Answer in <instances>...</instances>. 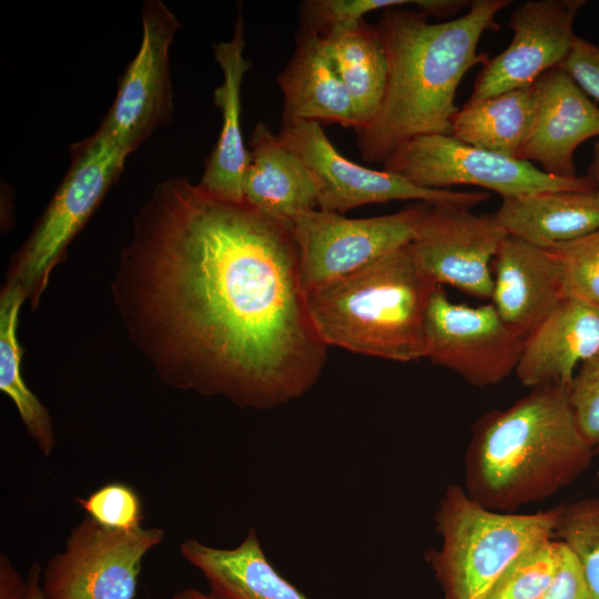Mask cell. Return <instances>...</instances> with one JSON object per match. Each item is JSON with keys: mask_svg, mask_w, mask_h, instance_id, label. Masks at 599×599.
I'll return each instance as SVG.
<instances>
[{"mask_svg": "<svg viewBox=\"0 0 599 599\" xmlns=\"http://www.w3.org/2000/svg\"><path fill=\"white\" fill-rule=\"evenodd\" d=\"M164 536L156 527L125 531L85 517L47 564L43 593L47 599H133L142 559Z\"/></svg>", "mask_w": 599, "mask_h": 599, "instance_id": "10", "label": "cell"}, {"mask_svg": "<svg viewBox=\"0 0 599 599\" xmlns=\"http://www.w3.org/2000/svg\"><path fill=\"white\" fill-rule=\"evenodd\" d=\"M558 508L556 536L577 557L587 582L588 599H599V497Z\"/></svg>", "mask_w": 599, "mask_h": 599, "instance_id": "26", "label": "cell"}, {"mask_svg": "<svg viewBox=\"0 0 599 599\" xmlns=\"http://www.w3.org/2000/svg\"><path fill=\"white\" fill-rule=\"evenodd\" d=\"M586 0H529L519 4L508 22L509 45L483 65L470 98L476 102L535 83L568 57L576 35L573 21Z\"/></svg>", "mask_w": 599, "mask_h": 599, "instance_id": "14", "label": "cell"}, {"mask_svg": "<svg viewBox=\"0 0 599 599\" xmlns=\"http://www.w3.org/2000/svg\"><path fill=\"white\" fill-rule=\"evenodd\" d=\"M535 106V83L466 102L454 116L450 135L468 145L518 159Z\"/></svg>", "mask_w": 599, "mask_h": 599, "instance_id": "24", "label": "cell"}, {"mask_svg": "<svg viewBox=\"0 0 599 599\" xmlns=\"http://www.w3.org/2000/svg\"><path fill=\"white\" fill-rule=\"evenodd\" d=\"M522 345L493 304H457L437 287L426 315L424 358L487 387L515 373Z\"/></svg>", "mask_w": 599, "mask_h": 599, "instance_id": "12", "label": "cell"}, {"mask_svg": "<svg viewBox=\"0 0 599 599\" xmlns=\"http://www.w3.org/2000/svg\"><path fill=\"white\" fill-rule=\"evenodd\" d=\"M545 250L557 264L562 298L577 300L599 311V230Z\"/></svg>", "mask_w": 599, "mask_h": 599, "instance_id": "27", "label": "cell"}, {"mask_svg": "<svg viewBox=\"0 0 599 599\" xmlns=\"http://www.w3.org/2000/svg\"><path fill=\"white\" fill-rule=\"evenodd\" d=\"M595 456L577 425L570 386L534 387L474 424L465 454V490L487 509L515 512L572 484Z\"/></svg>", "mask_w": 599, "mask_h": 599, "instance_id": "3", "label": "cell"}, {"mask_svg": "<svg viewBox=\"0 0 599 599\" xmlns=\"http://www.w3.org/2000/svg\"><path fill=\"white\" fill-rule=\"evenodd\" d=\"M429 206L416 202L392 214L358 219L319 209L296 214L291 224L300 252L304 292L410 244Z\"/></svg>", "mask_w": 599, "mask_h": 599, "instance_id": "8", "label": "cell"}, {"mask_svg": "<svg viewBox=\"0 0 599 599\" xmlns=\"http://www.w3.org/2000/svg\"><path fill=\"white\" fill-rule=\"evenodd\" d=\"M383 165L422 187L475 185L502 199L598 189L588 175L554 176L530 162L481 150L447 134L414 138L393 152Z\"/></svg>", "mask_w": 599, "mask_h": 599, "instance_id": "7", "label": "cell"}, {"mask_svg": "<svg viewBox=\"0 0 599 599\" xmlns=\"http://www.w3.org/2000/svg\"><path fill=\"white\" fill-rule=\"evenodd\" d=\"M510 0H474L455 19L432 23L417 10L392 8L377 24L388 60L384 99L375 119L357 133L365 162L384 163L405 142L451 133L455 95L465 74L489 58L478 52L486 31Z\"/></svg>", "mask_w": 599, "mask_h": 599, "instance_id": "2", "label": "cell"}, {"mask_svg": "<svg viewBox=\"0 0 599 599\" xmlns=\"http://www.w3.org/2000/svg\"><path fill=\"white\" fill-rule=\"evenodd\" d=\"M407 4L425 11L428 0H308L300 7L301 29L323 35L361 21L367 13Z\"/></svg>", "mask_w": 599, "mask_h": 599, "instance_id": "29", "label": "cell"}, {"mask_svg": "<svg viewBox=\"0 0 599 599\" xmlns=\"http://www.w3.org/2000/svg\"><path fill=\"white\" fill-rule=\"evenodd\" d=\"M180 552L202 572L213 599H308L268 562L253 528L235 548H215L190 538Z\"/></svg>", "mask_w": 599, "mask_h": 599, "instance_id": "21", "label": "cell"}, {"mask_svg": "<svg viewBox=\"0 0 599 599\" xmlns=\"http://www.w3.org/2000/svg\"><path fill=\"white\" fill-rule=\"evenodd\" d=\"M42 571L32 564L23 579L7 556L0 557V599H47L41 587Z\"/></svg>", "mask_w": 599, "mask_h": 599, "instance_id": "34", "label": "cell"}, {"mask_svg": "<svg viewBox=\"0 0 599 599\" xmlns=\"http://www.w3.org/2000/svg\"><path fill=\"white\" fill-rule=\"evenodd\" d=\"M537 599H588L582 568L573 552L561 540L556 573Z\"/></svg>", "mask_w": 599, "mask_h": 599, "instance_id": "33", "label": "cell"}, {"mask_svg": "<svg viewBox=\"0 0 599 599\" xmlns=\"http://www.w3.org/2000/svg\"><path fill=\"white\" fill-rule=\"evenodd\" d=\"M493 215L508 235L549 248L599 230V189L507 197Z\"/></svg>", "mask_w": 599, "mask_h": 599, "instance_id": "22", "label": "cell"}, {"mask_svg": "<svg viewBox=\"0 0 599 599\" xmlns=\"http://www.w3.org/2000/svg\"><path fill=\"white\" fill-rule=\"evenodd\" d=\"M70 166L12 263L8 284L21 287L35 307L53 267L121 176L128 153L101 130L69 148Z\"/></svg>", "mask_w": 599, "mask_h": 599, "instance_id": "6", "label": "cell"}, {"mask_svg": "<svg viewBox=\"0 0 599 599\" xmlns=\"http://www.w3.org/2000/svg\"><path fill=\"white\" fill-rule=\"evenodd\" d=\"M173 599H213L210 595H205L204 592L194 589V588H185L173 595Z\"/></svg>", "mask_w": 599, "mask_h": 599, "instance_id": "36", "label": "cell"}, {"mask_svg": "<svg viewBox=\"0 0 599 599\" xmlns=\"http://www.w3.org/2000/svg\"><path fill=\"white\" fill-rule=\"evenodd\" d=\"M587 175L595 182L599 189V141L593 145L591 161Z\"/></svg>", "mask_w": 599, "mask_h": 599, "instance_id": "35", "label": "cell"}, {"mask_svg": "<svg viewBox=\"0 0 599 599\" xmlns=\"http://www.w3.org/2000/svg\"><path fill=\"white\" fill-rule=\"evenodd\" d=\"M595 455L599 456V444L595 447Z\"/></svg>", "mask_w": 599, "mask_h": 599, "instance_id": "37", "label": "cell"}, {"mask_svg": "<svg viewBox=\"0 0 599 599\" xmlns=\"http://www.w3.org/2000/svg\"><path fill=\"white\" fill-rule=\"evenodd\" d=\"M77 502L89 517L106 528L130 531L141 527L140 499L124 484L104 485L87 498H77Z\"/></svg>", "mask_w": 599, "mask_h": 599, "instance_id": "30", "label": "cell"}, {"mask_svg": "<svg viewBox=\"0 0 599 599\" xmlns=\"http://www.w3.org/2000/svg\"><path fill=\"white\" fill-rule=\"evenodd\" d=\"M245 47V21L238 10L232 38L214 44L223 82L214 90L213 102L221 111L222 126L197 183L207 193L231 202L244 201L243 179L250 161L241 130V88L252 67L244 55Z\"/></svg>", "mask_w": 599, "mask_h": 599, "instance_id": "18", "label": "cell"}, {"mask_svg": "<svg viewBox=\"0 0 599 599\" xmlns=\"http://www.w3.org/2000/svg\"><path fill=\"white\" fill-rule=\"evenodd\" d=\"M141 21L140 48L98 128L129 155L174 114L169 51L181 23L160 0L143 3Z\"/></svg>", "mask_w": 599, "mask_h": 599, "instance_id": "11", "label": "cell"}, {"mask_svg": "<svg viewBox=\"0 0 599 599\" xmlns=\"http://www.w3.org/2000/svg\"><path fill=\"white\" fill-rule=\"evenodd\" d=\"M599 353V311L562 298L524 339L515 374L526 387L570 386L577 366Z\"/></svg>", "mask_w": 599, "mask_h": 599, "instance_id": "16", "label": "cell"}, {"mask_svg": "<svg viewBox=\"0 0 599 599\" xmlns=\"http://www.w3.org/2000/svg\"><path fill=\"white\" fill-rule=\"evenodd\" d=\"M591 99L599 101V45L576 37L560 65Z\"/></svg>", "mask_w": 599, "mask_h": 599, "instance_id": "32", "label": "cell"}, {"mask_svg": "<svg viewBox=\"0 0 599 599\" xmlns=\"http://www.w3.org/2000/svg\"><path fill=\"white\" fill-rule=\"evenodd\" d=\"M248 146L250 161L243 179L245 202L287 222L301 212L318 209L315 176L278 134L258 122Z\"/></svg>", "mask_w": 599, "mask_h": 599, "instance_id": "20", "label": "cell"}, {"mask_svg": "<svg viewBox=\"0 0 599 599\" xmlns=\"http://www.w3.org/2000/svg\"><path fill=\"white\" fill-rule=\"evenodd\" d=\"M577 425L595 448L599 444V353L580 365L570 385Z\"/></svg>", "mask_w": 599, "mask_h": 599, "instance_id": "31", "label": "cell"}, {"mask_svg": "<svg viewBox=\"0 0 599 599\" xmlns=\"http://www.w3.org/2000/svg\"><path fill=\"white\" fill-rule=\"evenodd\" d=\"M438 286L407 244L305 298L327 347L408 363L424 358L426 315Z\"/></svg>", "mask_w": 599, "mask_h": 599, "instance_id": "4", "label": "cell"}, {"mask_svg": "<svg viewBox=\"0 0 599 599\" xmlns=\"http://www.w3.org/2000/svg\"><path fill=\"white\" fill-rule=\"evenodd\" d=\"M535 84L534 119L518 159L539 163L550 175L573 177L575 151L599 136V108L560 67Z\"/></svg>", "mask_w": 599, "mask_h": 599, "instance_id": "15", "label": "cell"}, {"mask_svg": "<svg viewBox=\"0 0 599 599\" xmlns=\"http://www.w3.org/2000/svg\"><path fill=\"white\" fill-rule=\"evenodd\" d=\"M491 304L524 339L562 300L557 264L550 253L507 235L493 262Z\"/></svg>", "mask_w": 599, "mask_h": 599, "instance_id": "17", "label": "cell"}, {"mask_svg": "<svg viewBox=\"0 0 599 599\" xmlns=\"http://www.w3.org/2000/svg\"><path fill=\"white\" fill-rule=\"evenodd\" d=\"M278 135L315 176L318 209L323 211L344 214L358 206L390 201L470 210L490 199L485 191L422 187L385 169L355 163L337 151L316 122H282Z\"/></svg>", "mask_w": 599, "mask_h": 599, "instance_id": "9", "label": "cell"}, {"mask_svg": "<svg viewBox=\"0 0 599 599\" xmlns=\"http://www.w3.org/2000/svg\"><path fill=\"white\" fill-rule=\"evenodd\" d=\"M507 235L494 215L430 205L409 246L438 285L488 300L494 288L493 262Z\"/></svg>", "mask_w": 599, "mask_h": 599, "instance_id": "13", "label": "cell"}, {"mask_svg": "<svg viewBox=\"0 0 599 599\" xmlns=\"http://www.w3.org/2000/svg\"><path fill=\"white\" fill-rule=\"evenodd\" d=\"M26 292L6 284L0 298V389L14 403L29 435L44 456L55 444L53 423L47 408L28 388L21 375V348L17 338L18 314Z\"/></svg>", "mask_w": 599, "mask_h": 599, "instance_id": "25", "label": "cell"}, {"mask_svg": "<svg viewBox=\"0 0 599 599\" xmlns=\"http://www.w3.org/2000/svg\"><path fill=\"white\" fill-rule=\"evenodd\" d=\"M559 508L500 512L473 500L464 487L446 488L435 514L441 538L427 552L444 599H483L518 557L556 536Z\"/></svg>", "mask_w": 599, "mask_h": 599, "instance_id": "5", "label": "cell"}, {"mask_svg": "<svg viewBox=\"0 0 599 599\" xmlns=\"http://www.w3.org/2000/svg\"><path fill=\"white\" fill-rule=\"evenodd\" d=\"M114 292L136 342L182 389L273 409L325 367L291 222L184 176L158 183L139 210Z\"/></svg>", "mask_w": 599, "mask_h": 599, "instance_id": "1", "label": "cell"}, {"mask_svg": "<svg viewBox=\"0 0 599 599\" xmlns=\"http://www.w3.org/2000/svg\"><path fill=\"white\" fill-rule=\"evenodd\" d=\"M560 540H547L518 557L483 599H537L550 585L559 562Z\"/></svg>", "mask_w": 599, "mask_h": 599, "instance_id": "28", "label": "cell"}, {"mask_svg": "<svg viewBox=\"0 0 599 599\" xmlns=\"http://www.w3.org/2000/svg\"><path fill=\"white\" fill-rule=\"evenodd\" d=\"M353 103L359 130L377 115L386 90L388 60L377 26L365 19L319 35Z\"/></svg>", "mask_w": 599, "mask_h": 599, "instance_id": "23", "label": "cell"}, {"mask_svg": "<svg viewBox=\"0 0 599 599\" xmlns=\"http://www.w3.org/2000/svg\"><path fill=\"white\" fill-rule=\"evenodd\" d=\"M283 95L282 122L308 121L359 130V123L318 34L300 29L295 51L277 74Z\"/></svg>", "mask_w": 599, "mask_h": 599, "instance_id": "19", "label": "cell"}]
</instances>
